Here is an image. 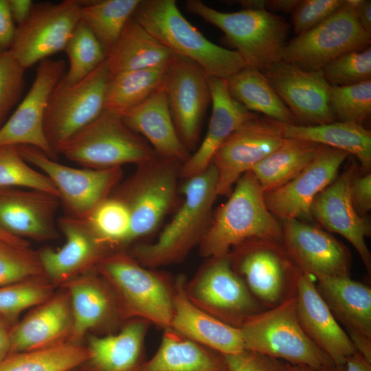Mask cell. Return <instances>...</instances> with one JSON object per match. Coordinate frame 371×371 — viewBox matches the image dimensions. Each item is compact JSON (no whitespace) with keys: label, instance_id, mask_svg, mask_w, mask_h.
<instances>
[{"label":"cell","instance_id":"1","mask_svg":"<svg viewBox=\"0 0 371 371\" xmlns=\"http://www.w3.org/2000/svg\"><path fill=\"white\" fill-rule=\"evenodd\" d=\"M183 201L173 218L151 243L134 247L129 253L147 268L177 263L200 243L209 225L217 194L218 173L212 164L203 172L186 179Z\"/></svg>","mask_w":371,"mask_h":371},{"label":"cell","instance_id":"2","mask_svg":"<svg viewBox=\"0 0 371 371\" xmlns=\"http://www.w3.org/2000/svg\"><path fill=\"white\" fill-rule=\"evenodd\" d=\"M256 239L282 243V227L269 210L264 192L251 172L242 175L228 200L216 212L200 244L202 256H227Z\"/></svg>","mask_w":371,"mask_h":371},{"label":"cell","instance_id":"3","mask_svg":"<svg viewBox=\"0 0 371 371\" xmlns=\"http://www.w3.org/2000/svg\"><path fill=\"white\" fill-rule=\"evenodd\" d=\"M132 18L172 53L195 62L207 76L227 79L246 64L239 54L208 40L175 0H141Z\"/></svg>","mask_w":371,"mask_h":371},{"label":"cell","instance_id":"4","mask_svg":"<svg viewBox=\"0 0 371 371\" xmlns=\"http://www.w3.org/2000/svg\"><path fill=\"white\" fill-rule=\"evenodd\" d=\"M111 288L123 321L140 319L164 330L173 313L174 284L144 267L129 253L115 250L95 268Z\"/></svg>","mask_w":371,"mask_h":371},{"label":"cell","instance_id":"5","mask_svg":"<svg viewBox=\"0 0 371 371\" xmlns=\"http://www.w3.org/2000/svg\"><path fill=\"white\" fill-rule=\"evenodd\" d=\"M185 7L219 28L247 66L264 72L282 60L289 30L283 17L265 9L221 12L199 0H188Z\"/></svg>","mask_w":371,"mask_h":371},{"label":"cell","instance_id":"6","mask_svg":"<svg viewBox=\"0 0 371 371\" xmlns=\"http://www.w3.org/2000/svg\"><path fill=\"white\" fill-rule=\"evenodd\" d=\"M239 328L245 350L293 365L315 368L335 365L302 329L295 296L251 316Z\"/></svg>","mask_w":371,"mask_h":371},{"label":"cell","instance_id":"7","mask_svg":"<svg viewBox=\"0 0 371 371\" xmlns=\"http://www.w3.org/2000/svg\"><path fill=\"white\" fill-rule=\"evenodd\" d=\"M59 155L92 169L120 168L126 164L139 166L157 156L119 114L107 110L74 135Z\"/></svg>","mask_w":371,"mask_h":371},{"label":"cell","instance_id":"8","mask_svg":"<svg viewBox=\"0 0 371 371\" xmlns=\"http://www.w3.org/2000/svg\"><path fill=\"white\" fill-rule=\"evenodd\" d=\"M228 256L234 271L266 309L295 296L301 271L282 243L251 240L233 249Z\"/></svg>","mask_w":371,"mask_h":371},{"label":"cell","instance_id":"9","mask_svg":"<svg viewBox=\"0 0 371 371\" xmlns=\"http://www.w3.org/2000/svg\"><path fill=\"white\" fill-rule=\"evenodd\" d=\"M111 78L106 59L85 78L70 85L60 82L49 99L44 118L46 139L58 156L63 146L105 110Z\"/></svg>","mask_w":371,"mask_h":371},{"label":"cell","instance_id":"10","mask_svg":"<svg viewBox=\"0 0 371 371\" xmlns=\"http://www.w3.org/2000/svg\"><path fill=\"white\" fill-rule=\"evenodd\" d=\"M359 0H345L328 18L284 45L282 60L308 71L321 70L335 58L370 46L371 35L359 25Z\"/></svg>","mask_w":371,"mask_h":371},{"label":"cell","instance_id":"11","mask_svg":"<svg viewBox=\"0 0 371 371\" xmlns=\"http://www.w3.org/2000/svg\"><path fill=\"white\" fill-rule=\"evenodd\" d=\"M184 289L196 306L236 328L266 309L234 271L228 255L210 258L190 281L185 282Z\"/></svg>","mask_w":371,"mask_h":371},{"label":"cell","instance_id":"12","mask_svg":"<svg viewBox=\"0 0 371 371\" xmlns=\"http://www.w3.org/2000/svg\"><path fill=\"white\" fill-rule=\"evenodd\" d=\"M21 157L45 175L53 183L67 216L87 220L111 192L122 177L120 168H76L60 164L40 150L18 146Z\"/></svg>","mask_w":371,"mask_h":371},{"label":"cell","instance_id":"13","mask_svg":"<svg viewBox=\"0 0 371 371\" xmlns=\"http://www.w3.org/2000/svg\"><path fill=\"white\" fill-rule=\"evenodd\" d=\"M177 163L157 155L139 165L115 196L125 203L130 213L127 246L153 232L169 210L177 188Z\"/></svg>","mask_w":371,"mask_h":371},{"label":"cell","instance_id":"14","mask_svg":"<svg viewBox=\"0 0 371 371\" xmlns=\"http://www.w3.org/2000/svg\"><path fill=\"white\" fill-rule=\"evenodd\" d=\"M81 1L34 5L28 18L16 26L10 52L25 70L64 49L80 21Z\"/></svg>","mask_w":371,"mask_h":371},{"label":"cell","instance_id":"15","mask_svg":"<svg viewBox=\"0 0 371 371\" xmlns=\"http://www.w3.org/2000/svg\"><path fill=\"white\" fill-rule=\"evenodd\" d=\"M283 124L256 115L229 136L212 161L218 173V196L229 194L242 175L282 145Z\"/></svg>","mask_w":371,"mask_h":371},{"label":"cell","instance_id":"16","mask_svg":"<svg viewBox=\"0 0 371 371\" xmlns=\"http://www.w3.org/2000/svg\"><path fill=\"white\" fill-rule=\"evenodd\" d=\"M164 88L178 135L190 151L197 144L201 123L211 102L207 74L195 62L175 54Z\"/></svg>","mask_w":371,"mask_h":371},{"label":"cell","instance_id":"17","mask_svg":"<svg viewBox=\"0 0 371 371\" xmlns=\"http://www.w3.org/2000/svg\"><path fill=\"white\" fill-rule=\"evenodd\" d=\"M63 60L46 58L39 63L33 83L14 113L0 128V147L30 146L56 160L44 131V118L54 89L64 76Z\"/></svg>","mask_w":371,"mask_h":371},{"label":"cell","instance_id":"18","mask_svg":"<svg viewBox=\"0 0 371 371\" xmlns=\"http://www.w3.org/2000/svg\"><path fill=\"white\" fill-rule=\"evenodd\" d=\"M348 155L342 150L319 144L314 159L296 177L264 193L269 210L284 221L311 218L313 201L337 178L339 168Z\"/></svg>","mask_w":371,"mask_h":371},{"label":"cell","instance_id":"19","mask_svg":"<svg viewBox=\"0 0 371 371\" xmlns=\"http://www.w3.org/2000/svg\"><path fill=\"white\" fill-rule=\"evenodd\" d=\"M57 226L65 238L63 245L37 251L43 274L55 288L94 269L113 251L98 239L87 220L65 215L57 219Z\"/></svg>","mask_w":371,"mask_h":371},{"label":"cell","instance_id":"20","mask_svg":"<svg viewBox=\"0 0 371 371\" xmlns=\"http://www.w3.org/2000/svg\"><path fill=\"white\" fill-rule=\"evenodd\" d=\"M262 73L300 125L335 121L328 104L330 85L322 69L304 70L281 60Z\"/></svg>","mask_w":371,"mask_h":371},{"label":"cell","instance_id":"21","mask_svg":"<svg viewBox=\"0 0 371 371\" xmlns=\"http://www.w3.org/2000/svg\"><path fill=\"white\" fill-rule=\"evenodd\" d=\"M69 294L73 318L69 343L82 344L89 334L115 333L122 319L115 296L95 269L79 276L61 286Z\"/></svg>","mask_w":371,"mask_h":371},{"label":"cell","instance_id":"22","mask_svg":"<svg viewBox=\"0 0 371 371\" xmlns=\"http://www.w3.org/2000/svg\"><path fill=\"white\" fill-rule=\"evenodd\" d=\"M282 244L303 273L317 279L350 276V253L328 232L300 220L284 221Z\"/></svg>","mask_w":371,"mask_h":371},{"label":"cell","instance_id":"23","mask_svg":"<svg viewBox=\"0 0 371 371\" xmlns=\"http://www.w3.org/2000/svg\"><path fill=\"white\" fill-rule=\"evenodd\" d=\"M59 198L34 189L0 188V228L19 238L38 242L59 237L56 213Z\"/></svg>","mask_w":371,"mask_h":371},{"label":"cell","instance_id":"24","mask_svg":"<svg viewBox=\"0 0 371 371\" xmlns=\"http://www.w3.org/2000/svg\"><path fill=\"white\" fill-rule=\"evenodd\" d=\"M316 289L357 352L371 362V289L350 276L317 278Z\"/></svg>","mask_w":371,"mask_h":371},{"label":"cell","instance_id":"25","mask_svg":"<svg viewBox=\"0 0 371 371\" xmlns=\"http://www.w3.org/2000/svg\"><path fill=\"white\" fill-rule=\"evenodd\" d=\"M355 173L352 166L322 191L313 201L311 216L328 232L348 240L370 274L371 254L366 238L370 236L371 228L368 219L357 213L352 203L350 183Z\"/></svg>","mask_w":371,"mask_h":371},{"label":"cell","instance_id":"26","mask_svg":"<svg viewBox=\"0 0 371 371\" xmlns=\"http://www.w3.org/2000/svg\"><path fill=\"white\" fill-rule=\"evenodd\" d=\"M298 321L308 337L339 367L357 350L319 294L311 276L300 273L295 293Z\"/></svg>","mask_w":371,"mask_h":371},{"label":"cell","instance_id":"27","mask_svg":"<svg viewBox=\"0 0 371 371\" xmlns=\"http://www.w3.org/2000/svg\"><path fill=\"white\" fill-rule=\"evenodd\" d=\"M61 289L11 327L10 354L49 348L69 341L73 329L70 300L67 291Z\"/></svg>","mask_w":371,"mask_h":371},{"label":"cell","instance_id":"28","mask_svg":"<svg viewBox=\"0 0 371 371\" xmlns=\"http://www.w3.org/2000/svg\"><path fill=\"white\" fill-rule=\"evenodd\" d=\"M185 282V278L179 276L174 283L173 313L170 328L223 355L245 350L240 328L219 320L194 304L186 295Z\"/></svg>","mask_w":371,"mask_h":371},{"label":"cell","instance_id":"29","mask_svg":"<svg viewBox=\"0 0 371 371\" xmlns=\"http://www.w3.org/2000/svg\"><path fill=\"white\" fill-rule=\"evenodd\" d=\"M150 324L140 319L125 322L117 332L87 336V358L81 371H140L144 341Z\"/></svg>","mask_w":371,"mask_h":371},{"label":"cell","instance_id":"30","mask_svg":"<svg viewBox=\"0 0 371 371\" xmlns=\"http://www.w3.org/2000/svg\"><path fill=\"white\" fill-rule=\"evenodd\" d=\"M212 104L206 135L197 148L183 163L182 175L199 174L211 164L223 143L245 122L256 114L248 111L229 94L225 79L207 76Z\"/></svg>","mask_w":371,"mask_h":371},{"label":"cell","instance_id":"31","mask_svg":"<svg viewBox=\"0 0 371 371\" xmlns=\"http://www.w3.org/2000/svg\"><path fill=\"white\" fill-rule=\"evenodd\" d=\"M120 115L131 129L148 140L157 156L183 163L190 157L173 123L164 87Z\"/></svg>","mask_w":371,"mask_h":371},{"label":"cell","instance_id":"32","mask_svg":"<svg viewBox=\"0 0 371 371\" xmlns=\"http://www.w3.org/2000/svg\"><path fill=\"white\" fill-rule=\"evenodd\" d=\"M174 56L131 17L108 52L106 61L110 75L113 76L126 71L167 67Z\"/></svg>","mask_w":371,"mask_h":371},{"label":"cell","instance_id":"33","mask_svg":"<svg viewBox=\"0 0 371 371\" xmlns=\"http://www.w3.org/2000/svg\"><path fill=\"white\" fill-rule=\"evenodd\" d=\"M140 371H227V366L223 354L168 328L157 350Z\"/></svg>","mask_w":371,"mask_h":371},{"label":"cell","instance_id":"34","mask_svg":"<svg viewBox=\"0 0 371 371\" xmlns=\"http://www.w3.org/2000/svg\"><path fill=\"white\" fill-rule=\"evenodd\" d=\"M283 134L284 138L309 141L352 155L364 171L371 167V132L363 125L339 121L313 126L284 124Z\"/></svg>","mask_w":371,"mask_h":371},{"label":"cell","instance_id":"35","mask_svg":"<svg viewBox=\"0 0 371 371\" xmlns=\"http://www.w3.org/2000/svg\"><path fill=\"white\" fill-rule=\"evenodd\" d=\"M225 81L231 96L248 111L262 113L284 124H296L294 116L262 71L246 66Z\"/></svg>","mask_w":371,"mask_h":371},{"label":"cell","instance_id":"36","mask_svg":"<svg viewBox=\"0 0 371 371\" xmlns=\"http://www.w3.org/2000/svg\"><path fill=\"white\" fill-rule=\"evenodd\" d=\"M318 144L285 138L282 145L267 155L250 171L264 193L291 181L314 159Z\"/></svg>","mask_w":371,"mask_h":371},{"label":"cell","instance_id":"37","mask_svg":"<svg viewBox=\"0 0 371 371\" xmlns=\"http://www.w3.org/2000/svg\"><path fill=\"white\" fill-rule=\"evenodd\" d=\"M168 66L126 71L111 76L105 110L120 115L147 100L164 87Z\"/></svg>","mask_w":371,"mask_h":371},{"label":"cell","instance_id":"38","mask_svg":"<svg viewBox=\"0 0 371 371\" xmlns=\"http://www.w3.org/2000/svg\"><path fill=\"white\" fill-rule=\"evenodd\" d=\"M141 0L81 1L80 20L93 32L106 55Z\"/></svg>","mask_w":371,"mask_h":371},{"label":"cell","instance_id":"39","mask_svg":"<svg viewBox=\"0 0 371 371\" xmlns=\"http://www.w3.org/2000/svg\"><path fill=\"white\" fill-rule=\"evenodd\" d=\"M87 358L85 345L68 342L10 354L0 363V371H72L80 368Z\"/></svg>","mask_w":371,"mask_h":371},{"label":"cell","instance_id":"40","mask_svg":"<svg viewBox=\"0 0 371 371\" xmlns=\"http://www.w3.org/2000/svg\"><path fill=\"white\" fill-rule=\"evenodd\" d=\"M69 66L59 81L70 85L85 78L106 58V54L97 38L81 20L71 35L65 49Z\"/></svg>","mask_w":371,"mask_h":371},{"label":"cell","instance_id":"41","mask_svg":"<svg viewBox=\"0 0 371 371\" xmlns=\"http://www.w3.org/2000/svg\"><path fill=\"white\" fill-rule=\"evenodd\" d=\"M98 239L111 249L124 250L131 229L128 207L120 199L108 197L87 218Z\"/></svg>","mask_w":371,"mask_h":371},{"label":"cell","instance_id":"42","mask_svg":"<svg viewBox=\"0 0 371 371\" xmlns=\"http://www.w3.org/2000/svg\"><path fill=\"white\" fill-rule=\"evenodd\" d=\"M54 289L44 276L0 286V315L13 326L23 311L49 299Z\"/></svg>","mask_w":371,"mask_h":371},{"label":"cell","instance_id":"43","mask_svg":"<svg viewBox=\"0 0 371 371\" xmlns=\"http://www.w3.org/2000/svg\"><path fill=\"white\" fill-rule=\"evenodd\" d=\"M0 188L34 189L58 197L51 180L29 164L14 146L0 147Z\"/></svg>","mask_w":371,"mask_h":371},{"label":"cell","instance_id":"44","mask_svg":"<svg viewBox=\"0 0 371 371\" xmlns=\"http://www.w3.org/2000/svg\"><path fill=\"white\" fill-rule=\"evenodd\" d=\"M328 104L339 122L362 125L371 113V80L346 85H330Z\"/></svg>","mask_w":371,"mask_h":371},{"label":"cell","instance_id":"45","mask_svg":"<svg viewBox=\"0 0 371 371\" xmlns=\"http://www.w3.org/2000/svg\"><path fill=\"white\" fill-rule=\"evenodd\" d=\"M43 276L37 251L0 238V286Z\"/></svg>","mask_w":371,"mask_h":371},{"label":"cell","instance_id":"46","mask_svg":"<svg viewBox=\"0 0 371 371\" xmlns=\"http://www.w3.org/2000/svg\"><path fill=\"white\" fill-rule=\"evenodd\" d=\"M330 85L346 86L371 80V47L343 54L322 69Z\"/></svg>","mask_w":371,"mask_h":371},{"label":"cell","instance_id":"47","mask_svg":"<svg viewBox=\"0 0 371 371\" xmlns=\"http://www.w3.org/2000/svg\"><path fill=\"white\" fill-rule=\"evenodd\" d=\"M25 71L10 50L0 53V128L21 98Z\"/></svg>","mask_w":371,"mask_h":371},{"label":"cell","instance_id":"48","mask_svg":"<svg viewBox=\"0 0 371 371\" xmlns=\"http://www.w3.org/2000/svg\"><path fill=\"white\" fill-rule=\"evenodd\" d=\"M345 0H303L292 12L294 32L299 35L316 26L333 13Z\"/></svg>","mask_w":371,"mask_h":371},{"label":"cell","instance_id":"49","mask_svg":"<svg viewBox=\"0 0 371 371\" xmlns=\"http://www.w3.org/2000/svg\"><path fill=\"white\" fill-rule=\"evenodd\" d=\"M225 357L227 371H287L284 361L247 350Z\"/></svg>","mask_w":371,"mask_h":371},{"label":"cell","instance_id":"50","mask_svg":"<svg viewBox=\"0 0 371 371\" xmlns=\"http://www.w3.org/2000/svg\"><path fill=\"white\" fill-rule=\"evenodd\" d=\"M350 197L357 213L364 216L371 209V174L355 173L350 183Z\"/></svg>","mask_w":371,"mask_h":371},{"label":"cell","instance_id":"51","mask_svg":"<svg viewBox=\"0 0 371 371\" xmlns=\"http://www.w3.org/2000/svg\"><path fill=\"white\" fill-rule=\"evenodd\" d=\"M16 25L9 11L7 0H0V53L9 51Z\"/></svg>","mask_w":371,"mask_h":371},{"label":"cell","instance_id":"52","mask_svg":"<svg viewBox=\"0 0 371 371\" xmlns=\"http://www.w3.org/2000/svg\"><path fill=\"white\" fill-rule=\"evenodd\" d=\"M7 1L10 13L16 26L28 18L34 5L31 0H7Z\"/></svg>","mask_w":371,"mask_h":371},{"label":"cell","instance_id":"53","mask_svg":"<svg viewBox=\"0 0 371 371\" xmlns=\"http://www.w3.org/2000/svg\"><path fill=\"white\" fill-rule=\"evenodd\" d=\"M11 325L0 315V363L10 354V330Z\"/></svg>","mask_w":371,"mask_h":371},{"label":"cell","instance_id":"54","mask_svg":"<svg viewBox=\"0 0 371 371\" xmlns=\"http://www.w3.org/2000/svg\"><path fill=\"white\" fill-rule=\"evenodd\" d=\"M355 12L361 27L371 35V1L359 0Z\"/></svg>","mask_w":371,"mask_h":371},{"label":"cell","instance_id":"55","mask_svg":"<svg viewBox=\"0 0 371 371\" xmlns=\"http://www.w3.org/2000/svg\"><path fill=\"white\" fill-rule=\"evenodd\" d=\"M344 367V371H371V362L357 351L346 359Z\"/></svg>","mask_w":371,"mask_h":371},{"label":"cell","instance_id":"56","mask_svg":"<svg viewBox=\"0 0 371 371\" xmlns=\"http://www.w3.org/2000/svg\"><path fill=\"white\" fill-rule=\"evenodd\" d=\"M300 0H268L266 10L283 12H293L300 3Z\"/></svg>","mask_w":371,"mask_h":371},{"label":"cell","instance_id":"57","mask_svg":"<svg viewBox=\"0 0 371 371\" xmlns=\"http://www.w3.org/2000/svg\"><path fill=\"white\" fill-rule=\"evenodd\" d=\"M286 367L287 371H344V367H339L335 365L315 368L306 366L293 365L288 363H286Z\"/></svg>","mask_w":371,"mask_h":371},{"label":"cell","instance_id":"58","mask_svg":"<svg viewBox=\"0 0 371 371\" xmlns=\"http://www.w3.org/2000/svg\"><path fill=\"white\" fill-rule=\"evenodd\" d=\"M0 238L19 247H29L30 245V241L13 236L1 228H0Z\"/></svg>","mask_w":371,"mask_h":371},{"label":"cell","instance_id":"59","mask_svg":"<svg viewBox=\"0 0 371 371\" xmlns=\"http://www.w3.org/2000/svg\"><path fill=\"white\" fill-rule=\"evenodd\" d=\"M234 2L240 4L243 9L266 10V1L265 0H240Z\"/></svg>","mask_w":371,"mask_h":371},{"label":"cell","instance_id":"60","mask_svg":"<svg viewBox=\"0 0 371 371\" xmlns=\"http://www.w3.org/2000/svg\"><path fill=\"white\" fill-rule=\"evenodd\" d=\"M72 371H76V370H72Z\"/></svg>","mask_w":371,"mask_h":371}]
</instances>
